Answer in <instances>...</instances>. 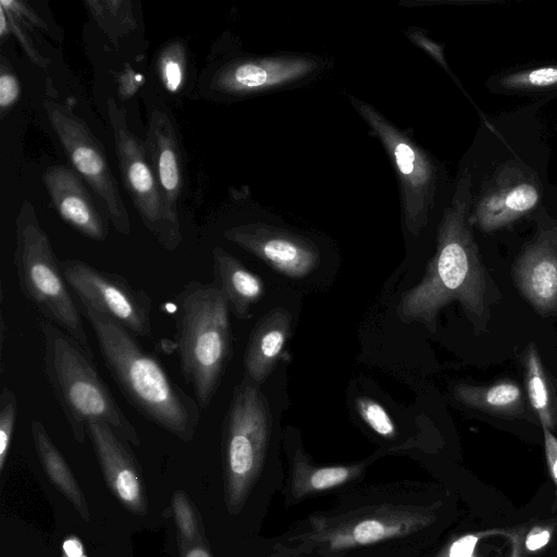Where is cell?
<instances>
[{
	"label": "cell",
	"mask_w": 557,
	"mask_h": 557,
	"mask_svg": "<svg viewBox=\"0 0 557 557\" xmlns=\"http://www.w3.org/2000/svg\"><path fill=\"white\" fill-rule=\"evenodd\" d=\"M104 364L127 401L147 420L189 438L201 418V408L168 374L162 363L114 319L83 306Z\"/></svg>",
	"instance_id": "2"
},
{
	"label": "cell",
	"mask_w": 557,
	"mask_h": 557,
	"mask_svg": "<svg viewBox=\"0 0 557 557\" xmlns=\"http://www.w3.org/2000/svg\"><path fill=\"white\" fill-rule=\"evenodd\" d=\"M175 300L180 368L202 410L210 406L232 355L230 309L213 283L191 281Z\"/></svg>",
	"instance_id": "4"
},
{
	"label": "cell",
	"mask_w": 557,
	"mask_h": 557,
	"mask_svg": "<svg viewBox=\"0 0 557 557\" xmlns=\"http://www.w3.org/2000/svg\"><path fill=\"white\" fill-rule=\"evenodd\" d=\"M360 116L383 144L397 173L406 230L418 236L429 221L437 183L432 158L372 104L349 96Z\"/></svg>",
	"instance_id": "7"
},
{
	"label": "cell",
	"mask_w": 557,
	"mask_h": 557,
	"mask_svg": "<svg viewBox=\"0 0 557 557\" xmlns=\"http://www.w3.org/2000/svg\"><path fill=\"white\" fill-rule=\"evenodd\" d=\"M63 550L67 557H81L83 555V546L75 539L66 540L63 543Z\"/></svg>",
	"instance_id": "36"
},
{
	"label": "cell",
	"mask_w": 557,
	"mask_h": 557,
	"mask_svg": "<svg viewBox=\"0 0 557 557\" xmlns=\"http://www.w3.org/2000/svg\"><path fill=\"white\" fill-rule=\"evenodd\" d=\"M213 284L223 294L228 309L239 319L251 317V307L263 294L261 278L220 246L212 249Z\"/></svg>",
	"instance_id": "19"
},
{
	"label": "cell",
	"mask_w": 557,
	"mask_h": 557,
	"mask_svg": "<svg viewBox=\"0 0 557 557\" xmlns=\"http://www.w3.org/2000/svg\"><path fill=\"white\" fill-rule=\"evenodd\" d=\"M145 147L161 199L164 228L161 246L173 251L183 239L178 220L184 186L183 158L174 125L168 113L158 108L150 114Z\"/></svg>",
	"instance_id": "12"
},
{
	"label": "cell",
	"mask_w": 557,
	"mask_h": 557,
	"mask_svg": "<svg viewBox=\"0 0 557 557\" xmlns=\"http://www.w3.org/2000/svg\"><path fill=\"white\" fill-rule=\"evenodd\" d=\"M13 265L22 294L42 319L60 327L94 357L61 263L29 200L22 202L15 218Z\"/></svg>",
	"instance_id": "5"
},
{
	"label": "cell",
	"mask_w": 557,
	"mask_h": 557,
	"mask_svg": "<svg viewBox=\"0 0 557 557\" xmlns=\"http://www.w3.org/2000/svg\"><path fill=\"white\" fill-rule=\"evenodd\" d=\"M174 509L178 527L186 537H191L194 534V519L188 503L184 496H176L174 500Z\"/></svg>",
	"instance_id": "32"
},
{
	"label": "cell",
	"mask_w": 557,
	"mask_h": 557,
	"mask_svg": "<svg viewBox=\"0 0 557 557\" xmlns=\"http://www.w3.org/2000/svg\"><path fill=\"white\" fill-rule=\"evenodd\" d=\"M0 34L1 36H4L5 32L13 33L25 51L27 52L28 57L32 59L34 63H36L40 67H46L49 63V59L42 55L39 51V49L36 47L32 38L29 37V34L25 30L23 23L18 16H16L14 13L10 12L9 10L1 7L0 9Z\"/></svg>",
	"instance_id": "29"
},
{
	"label": "cell",
	"mask_w": 557,
	"mask_h": 557,
	"mask_svg": "<svg viewBox=\"0 0 557 557\" xmlns=\"http://www.w3.org/2000/svg\"><path fill=\"white\" fill-rule=\"evenodd\" d=\"M42 180L59 215L73 228L92 240H104L108 226L96 208L82 178L70 168H48Z\"/></svg>",
	"instance_id": "17"
},
{
	"label": "cell",
	"mask_w": 557,
	"mask_h": 557,
	"mask_svg": "<svg viewBox=\"0 0 557 557\" xmlns=\"http://www.w3.org/2000/svg\"><path fill=\"white\" fill-rule=\"evenodd\" d=\"M292 318L284 308L269 311L251 332L244 358L246 377L262 383L272 372L290 334Z\"/></svg>",
	"instance_id": "18"
},
{
	"label": "cell",
	"mask_w": 557,
	"mask_h": 557,
	"mask_svg": "<svg viewBox=\"0 0 557 557\" xmlns=\"http://www.w3.org/2000/svg\"><path fill=\"white\" fill-rule=\"evenodd\" d=\"M476 542L474 535L460 537L450 545L445 557H472Z\"/></svg>",
	"instance_id": "34"
},
{
	"label": "cell",
	"mask_w": 557,
	"mask_h": 557,
	"mask_svg": "<svg viewBox=\"0 0 557 557\" xmlns=\"http://www.w3.org/2000/svg\"><path fill=\"white\" fill-rule=\"evenodd\" d=\"M185 50L181 42L166 45L158 59V71L164 88L171 92L177 91L184 81Z\"/></svg>",
	"instance_id": "25"
},
{
	"label": "cell",
	"mask_w": 557,
	"mask_h": 557,
	"mask_svg": "<svg viewBox=\"0 0 557 557\" xmlns=\"http://www.w3.org/2000/svg\"><path fill=\"white\" fill-rule=\"evenodd\" d=\"M320 64L318 58L299 54L237 59L214 75L212 86L227 95L247 96L299 83L315 74Z\"/></svg>",
	"instance_id": "14"
},
{
	"label": "cell",
	"mask_w": 557,
	"mask_h": 557,
	"mask_svg": "<svg viewBox=\"0 0 557 557\" xmlns=\"http://www.w3.org/2000/svg\"><path fill=\"white\" fill-rule=\"evenodd\" d=\"M500 84L507 89L516 90L557 87V65L512 73L502 78Z\"/></svg>",
	"instance_id": "26"
},
{
	"label": "cell",
	"mask_w": 557,
	"mask_h": 557,
	"mask_svg": "<svg viewBox=\"0 0 557 557\" xmlns=\"http://www.w3.org/2000/svg\"><path fill=\"white\" fill-rule=\"evenodd\" d=\"M407 37L414 42V45L419 46L421 49L426 51L435 61H437L445 70H448L446 64L443 50L440 45L434 42L428 36H425L421 30L416 28H409L406 32Z\"/></svg>",
	"instance_id": "31"
},
{
	"label": "cell",
	"mask_w": 557,
	"mask_h": 557,
	"mask_svg": "<svg viewBox=\"0 0 557 557\" xmlns=\"http://www.w3.org/2000/svg\"><path fill=\"white\" fill-rule=\"evenodd\" d=\"M225 418L226 463L238 500L260 472L269 442V406L256 384L245 379L235 387Z\"/></svg>",
	"instance_id": "8"
},
{
	"label": "cell",
	"mask_w": 557,
	"mask_h": 557,
	"mask_svg": "<svg viewBox=\"0 0 557 557\" xmlns=\"http://www.w3.org/2000/svg\"><path fill=\"white\" fill-rule=\"evenodd\" d=\"M20 97V83L14 74L11 64L4 57L1 58L0 66V108L4 113L12 107Z\"/></svg>",
	"instance_id": "30"
},
{
	"label": "cell",
	"mask_w": 557,
	"mask_h": 557,
	"mask_svg": "<svg viewBox=\"0 0 557 557\" xmlns=\"http://www.w3.org/2000/svg\"><path fill=\"white\" fill-rule=\"evenodd\" d=\"M81 557H86L85 555H82Z\"/></svg>",
	"instance_id": "39"
},
{
	"label": "cell",
	"mask_w": 557,
	"mask_h": 557,
	"mask_svg": "<svg viewBox=\"0 0 557 557\" xmlns=\"http://www.w3.org/2000/svg\"><path fill=\"white\" fill-rule=\"evenodd\" d=\"M186 557H210V555L202 548H195Z\"/></svg>",
	"instance_id": "38"
},
{
	"label": "cell",
	"mask_w": 557,
	"mask_h": 557,
	"mask_svg": "<svg viewBox=\"0 0 557 557\" xmlns=\"http://www.w3.org/2000/svg\"><path fill=\"white\" fill-rule=\"evenodd\" d=\"M126 1H87L91 15L100 27L114 39L129 33L136 25L132 10Z\"/></svg>",
	"instance_id": "23"
},
{
	"label": "cell",
	"mask_w": 557,
	"mask_h": 557,
	"mask_svg": "<svg viewBox=\"0 0 557 557\" xmlns=\"http://www.w3.org/2000/svg\"><path fill=\"white\" fill-rule=\"evenodd\" d=\"M544 431L545 454L550 475L556 485L557 497V438L550 433L547 425H542Z\"/></svg>",
	"instance_id": "33"
},
{
	"label": "cell",
	"mask_w": 557,
	"mask_h": 557,
	"mask_svg": "<svg viewBox=\"0 0 557 557\" xmlns=\"http://www.w3.org/2000/svg\"><path fill=\"white\" fill-rule=\"evenodd\" d=\"M269 557H311L306 555L305 553H299L293 549H289L285 546H277L275 553L271 554Z\"/></svg>",
	"instance_id": "37"
},
{
	"label": "cell",
	"mask_w": 557,
	"mask_h": 557,
	"mask_svg": "<svg viewBox=\"0 0 557 557\" xmlns=\"http://www.w3.org/2000/svg\"><path fill=\"white\" fill-rule=\"evenodd\" d=\"M540 199V183L535 176L520 164H508L498 170L482 191L474 218L481 228L493 231L534 209Z\"/></svg>",
	"instance_id": "15"
},
{
	"label": "cell",
	"mask_w": 557,
	"mask_h": 557,
	"mask_svg": "<svg viewBox=\"0 0 557 557\" xmlns=\"http://www.w3.org/2000/svg\"><path fill=\"white\" fill-rule=\"evenodd\" d=\"M223 235L288 277H305L320 263V251L310 239L277 226L247 223Z\"/></svg>",
	"instance_id": "13"
},
{
	"label": "cell",
	"mask_w": 557,
	"mask_h": 557,
	"mask_svg": "<svg viewBox=\"0 0 557 557\" xmlns=\"http://www.w3.org/2000/svg\"><path fill=\"white\" fill-rule=\"evenodd\" d=\"M17 418V397L3 387L0 393V468H3Z\"/></svg>",
	"instance_id": "28"
},
{
	"label": "cell",
	"mask_w": 557,
	"mask_h": 557,
	"mask_svg": "<svg viewBox=\"0 0 557 557\" xmlns=\"http://www.w3.org/2000/svg\"><path fill=\"white\" fill-rule=\"evenodd\" d=\"M44 108L69 160L97 194L114 228L129 235L128 212L100 141L87 124L65 106L45 100Z\"/></svg>",
	"instance_id": "9"
},
{
	"label": "cell",
	"mask_w": 557,
	"mask_h": 557,
	"mask_svg": "<svg viewBox=\"0 0 557 557\" xmlns=\"http://www.w3.org/2000/svg\"><path fill=\"white\" fill-rule=\"evenodd\" d=\"M107 115L112 129L123 185L146 228L163 240V214L156 176L145 144L129 129L124 110L108 98Z\"/></svg>",
	"instance_id": "11"
},
{
	"label": "cell",
	"mask_w": 557,
	"mask_h": 557,
	"mask_svg": "<svg viewBox=\"0 0 557 557\" xmlns=\"http://www.w3.org/2000/svg\"><path fill=\"white\" fill-rule=\"evenodd\" d=\"M47 381L75 437L83 441L90 421H101L133 442L135 428L99 375L92 358L74 338L40 319Z\"/></svg>",
	"instance_id": "3"
},
{
	"label": "cell",
	"mask_w": 557,
	"mask_h": 557,
	"mask_svg": "<svg viewBox=\"0 0 557 557\" xmlns=\"http://www.w3.org/2000/svg\"><path fill=\"white\" fill-rule=\"evenodd\" d=\"M549 541V532L545 529L533 530L525 540V546L530 550H535L547 544Z\"/></svg>",
	"instance_id": "35"
},
{
	"label": "cell",
	"mask_w": 557,
	"mask_h": 557,
	"mask_svg": "<svg viewBox=\"0 0 557 557\" xmlns=\"http://www.w3.org/2000/svg\"><path fill=\"white\" fill-rule=\"evenodd\" d=\"M30 432L38 454L51 479L77 500L78 492L71 472L61 454L49 437L45 425L37 419H33L30 422Z\"/></svg>",
	"instance_id": "22"
},
{
	"label": "cell",
	"mask_w": 557,
	"mask_h": 557,
	"mask_svg": "<svg viewBox=\"0 0 557 557\" xmlns=\"http://www.w3.org/2000/svg\"><path fill=\"white\" fill-rule=\"evenodd\" d=\"M471 186L465 169L438 224L436 251L425 274L399 299L397 315L403 322H420L435 331L440 310L459 301L478 331L486 326L491 294L470 225Z\"/></svg>",
	"instance_id": "1"
},
{
	"label": "cell",
	"mask_w": 557,
	"mask_h": 557,
	"mask_svg": "<svg viewBox=\"0 0 557 557\" xmlns=\"http://www.w3.org/2000/svg\"><path fill=\"white\" fill-rule=\"evenodd\" d=\"M513 276L521 293L540 312L557 310V227L543 231L523 250Z\"/></svg>",
	"instance_id": "16"
},
{
	"label": "cell",
	"mask_w": 557,
	"mask_h": 557,
	"mask_svg": "<svg viewBox=\"0 0 557 557\" xmlns=\"http://www.w3.org/2000/svg\"><path fill=\"white\" fill-rule=\"evenodd\" d=\"M60 263L82 306L109 315L136 337L151 335V299L144 289L135 288L117 273L97 269L78 259H65Z\"/></svg>",
	"instance_id": "10"
},
{
	"label": "cell",
	"mask_w": 557,
	"mask_h": 557,
	"mask_svg": "<svg viewBox=\"0 0 557 557\" xmlns=\"http://www.w3.org/2000/svg\"><path fill=\"white\" fill-rule=\"evenodd\" d=\"M527 386L533 409L539 414L542 425L550 428L549 395L547 383L536 350L530 346L527 355Z\"/></svg>",
	"instance_id": "24"
},
{
	"label": "cell",
	"mask_w": 557,
	"mask_h": 557,
	"mask_svg": "<svg viewBox=\"0 0 557 557\" xmlns=\"http://www.w3.org/2000/svg\"><path fill=\"white\" fill-rule=\"evenodd\" d=\"M356 408L361 419L376 434L386 438L395 436V423L381 404L371 398L359 397L356 399Z\"/></svg>",
	"instance_id": "27"
},
{
	"label": "cell",
	"mask_w": 557,
	"mask_h": 557,
	"mask_svg": "<svg viewBox=\"0 0 557 557\" xmlns=\"http://www.w3.org/2000/svg\"><path fill=\"white\" fill-rule=\"evenodd\" d=\"M364 470V463L347 466H314L301 450L292 458L290 495L296 499L334 488L358 478Z\"/></svg>",
	"instance_id": "20"
},
{
	"label": "cell",
	"mask_w": 557,
	"mask_h": 557,
	"mask_svg": "<svg viewBox=\"0 0 557 557\" xmlns=\"http://www.w3.org/2000/svg\"><path fill=\"white\" fill-rule=\"evenodd\" d=\"M455 397L462 404L494 414L519 416L523 413V395L520 387L504 381L487 387L460 384Z\"/></svg>",
	"instance_id": "21"
},
{
	"label": "cell",
	"mask_w": 557,
	"mask_h": 557,
	"mask_svg": "<svg viewBox=\"0 0 557 557\" xmlns=\"http://www.w3.org/2000/svg\"><path fill=\"white\" fill-rule=\"evenodd\" d=\"M434 519L431 507L395 504L364 506L336 515H315L287 537L286 542L295 547H285L305 554L315 550L321 555L336 556L408 536L425 529Z\"/></svg>",
	"instance_id": "6"
}]
</instances>
